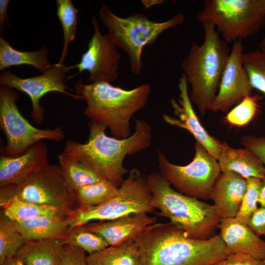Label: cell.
<instances>
[{
    "label": "cell",
    "instance_id": "1",
    "mask_svg": "<svg viewBox=\"0 0 265 265\" xmlns=\"http://www.w3.org/2000/svg\"><path fill=\"white\" fill-rule=\"evenodd\" d=\"M134 241L140 265H212L229 255L219 234L195 239L170 222L150 225Z\"/></svg>",
    "mask_w": 265,
    "mask_h": 265
},
{
    "label": "cell",
    "instance_id": "2",
    "mask_svg": "<svg viewBox=\"0 0 265 265\" xmlns=\"http://www.w3.org/2000/svg\"><path fill=\"white\" fill-rule=\"evenodd\" d=\"M134 122L133 133L127 138L118 139L107 136L106 126L89 120L87 141L81 143L68 140L63 153L119 187L129 171L123 165L125 157L148 148L151 141L149 123L142 119Z\"/></svg>",
    "mask_w": 265,
    "mask_h": 265
},
{
    "label": "cell",
    "instance_id": "3",
    "mask_svg": "<svg viewBox=\"0 0 265 265\" xmlns=\"http://www.w3.org/2000/svg\"><path fill=\"white\" fill-rule=\"evenodd\" d=\"M74 89L86 102L84 115L109 128L112 136L118 139L132 135L130 120L146 106L151 91L147 83L125 90L108 82L84 84L81 80L74 83Z\"/></svg>",
    "mask_w": 265,
    "mask_h": 265
},
{
    "label": "cell",
    "instance_id": "4",
    "mask_svg": "<svg viewBox=\"0 0 265 265\" xmlns=\"http://www.w3.org/2000/svg\"><path fill=\"white\" fill-rule=\"evenodd\" d=\"M201 25L203 42L201 45L192 42L181 67L191 87V101L204 115L210 110L217 94L230 51L213 23L204 22Z\"/></svg>",
    "mask_w": 265,
    "mask_h": 265
},
{
    "label": "cell",
    "instance_id": "5",
    "mask_svg": "<svg viewBox=\"0 0 265 265\" xmlns=\"http://www.w3.org/2000/svg\"><path fill=\"white\" fill-rule=\"evenodd\" d=\"M146 180L159 216L169 218L191 238L205 240L216 235L222 218L213 205L176 191L159 173H151Z\"/></svg>",
    "mask_w": 265,
    "mask_h": 265
},
{
    "label": "cell",
    "instance_id": "6",
    "mask_svg": "<svg viewBox=\"0 0 265 265\" xmlns=\"http://www.w3.org/2000/svg\"><path fill=\"white\" fill-rule=\"evenodd\" d=\"M99 18L116 46L127 54L131 71L135 75L139 74L142 69L141 55L144 47L153 45L164 31L183 24L185 20L182 13L163 22L151 20L140 13L121 17L105 4L99 10Z\"/></svg>",
    "mask_w": 265,
    "mask_h": 265
},
{
    "label": "cell",
    "instance_id": "7",
    "mask_svg": "<svg viewBox=\"0 0 265 265\" xmlns=\"http://www.w3.org/2000/svg\"><path fill=\"white\" fill-rule=\"evenodd\" d=\"M13 199L52 207L69 216L80 208L75 191L67 182L59 165L50 163L18 185L0 187L2 208Z\"/></svg>",
    "mask_w": 265,
    "mask_h": 265
},
{
    "label": "cell",
    "instance_id": "8",
    "mask_svg": "<svg viewBox=\"0 0 265 265\" xmlns=\"http://www.w3.org/2000/svg\"><path fill=\"white\" fill-rule=\"evenodd\" d=\"M211 22L227 43L253 36L265 25V0H205L196 15Z\"/></svg>",
    "mask_w": 265,
    "mask_h": 265
},
{
    "label": "cell",
    "instance_id": "9",
    "mask_svg": "<svg viewBox=\"0 0 265 265\" xmlns=\"http://www.w3.org/2000/svg\"><path fill=\"white\" fill-rule=\"evenodd\" d=\"M116 195L97 206L80 208L66 218L70 230L93 220L109 221L132 214L149 213L155 208L146 178L136 168L129 170Z\"/></svg>",
    "mask_w": 265,
    "mask_h": 265
},
{
    "label": "cell",
    "instance_id": "10",
    "mask_svg": "<svg viewBox=\"0 0 265 265\" xmlns=\"http://www.w3.org/2000/svg\"><path fill=\"white\" fill-rule=\"evenodd\" d=\"M194 148L192 161L184 166L171 163L159 151V174L179 192L197 199H210L221 171L217 160L201 144L196 142Z\"/></svg>",
    "mask_w": 265,
    "mask_h": 265
},
{
    "label": "cell",
    "instance_id": "11",
    "mask_svg": "<svg viewBox=\"0 0 265 265\" xmlns=\"http://www.w3.org/2000/svg\"><path fill=\"white\" fill-rule=\"evenodd\" d=\"M20 96L14 89L0 86V126L7 141L3 155L9 157L20 156L43 139L55 142L64 139L65 132L60 127L42 129L29 123L16 105Z\"/></svg>",
    "mask_w": 265,
    "mask_h": 265
},
{
    "label": "cell",
    "instance_id": "12",
    "mask_svg": "<svg viewBox=\"0 0 265 265\" xmlns=\"http://www.w3.org/2000/svg\"><path fill=\"white\" fill-rule=\"evenodd\" d=\"M71 70L70 66L58 63L40 76L23 79L17 76L10 70H4L0 74V86L16 89L26 94L32 103L31 117L33 121L40 124L45 119V109L40 105V100L45 94L58 92L76 100H82L74 88L65 84L66 74Z\"/></svg>",
    "mask_w": 265,
    "mask_h": 265
},
{
    "label": "cell",
    "instance_id": "13",
    "mask_svg": "<svg viewBox=\"0 0 265 265\" xmlns=\"http://www.w3.org/2000/svg\"><path fill=\"white\" fill-rule=\"evenodd\" d=\"M91 22L94 28L86 51L82 54L79 63L70 66L71 70L78 69L77 74L67 78V80L84 71L90 74L87 81L90 83L98 82L114 81L118 76L119 62L121 54L107 33H102L98 21L93 15Z\"/></svg>",
    "mask_w": 265,
    "mask_h": 265
},
{
    "label": "cell",
    "instance_id": "14",
    "mask_svg": "<svg viewBox=\"0 0 265 265\" xmlns=\"http://www.w3.org/2000/svg\"><path fill=\"white\" fill-rule=\"evenodd\" d=\"M243 51L242 40L233 43L211 110L225 112L252 95L253 89L243 64Z\"/></svg>",
    "mask_w": 265,
    "mask_h": 265
},
{
    "label": "cell",
    "instance_id": "15",
    "mask_svg": "<svg viewBox=\"0 0 265 265\" xmlns=\"http://www.w3.org/2000/svg\"><path fill=\"white\" fill-rule=\"evenodd\" d=\"M188 82L185 74L179 79V97L177 100L171 99V105L176 118L167 114L163 115L167 124L187 130L207 152L217 160L218 159L221 142L211 135L201 124L191 101L188 89Z\"/></svg>",
    "mask_w": 265,
    "mask_h": 265
},
{
    "label": "cell",
    "instance_id": "16",
    "mask_svg": "<svg viewBox=\"0 0 265 265\" xmlns=\"http://www.w3.org/2000/svg\"><path fill=\"white\" fill-rule=\"evenodd\" d=\"M48 148L43 140L16 157L0 158V186L18 185L49 163Z\"/></svg>",
    "mask_w": 265,
    "mask_h": 265
},
{
    "label": "cell",
    "instance_id": "17",
    "mask_svg": "<svg viewBox=\"0 0 265 265\" xmlns=\"http://www.w3.org/2000/svg\"><path fill=\"white\" fill-rule=\"evenodd\" d=\"M156 221V217L141 213L127 215L112 220L90 222L83 226L102 237L109 246H117L134 241Z\"/></svg>",
    "mask_w": 265,
    "mask_h": 265
},
{
    "label": "cell",
    "instance_id": "18",
    "mask_svg": "<svg viewBox=\"0 0 265 265\" xmlns=\"http://www.w3.org/2000/svg\"><path fill=\"white\" fill-rule=\"evenodd\" d=\"M219 228V235L229 254L241 253L265 260V241L248 225L239 222L235 218H228L222 219Z\"/></svg>",
    "mask_w": 265,
    "mask_h": 265
},
{
    "label": "cell",
    "instance_id": "19",
    "mask_svg": "<svg viewBox=\"0 0 265 265\" xmlns=\"http://www.w3.org/2000/svg\"><path fill=\"white\" fill-rule=\"evenodd\" d=\"M246 188V179L239 175L231 172L221 173L213 186L211 199L222 219L236 217Z\"/></svg>",
    "mask_w": 265,
    "mask_h": 265
},
{
    "label": "cell",
    "instance_id": "20",
    "mask_svg": "<svg viewBox=\"0 0 265 265\" xmlns=\"http://www.w3.org/2000/svg\"><path fill=\"white\" fill-rule=\"evenodd\" d=\"M221 172L237 173L245 179L265 178V166L262 161L246 148H234L221 142L217 159Z\"/></svg>",
    "mask_w": 265,
    "mask_h": 265
},
{
    "label": "cell",
    "instance_id": "21",
    "mask_svg": "<svg viewBox=\"0 0 265 265\" xmlns=\"http://www.w3.org/2000/svg\"><path fill=\"white\" fill-rule=\"evenodd\" d=\"M65 246L60 239L26 240L16 254L25 265H59Z\"/></svg>",
    "mask_w": 265,
    "mask_h": 265
},
{
    "label": "cell",
    "instance_id": "22",
    "mask_svg": "<svg viewBox=\"0 0 265 265\" xmlns=\"http://www.w3.org/2000/svg\"><path fill=\"white\" fill-rule=\"evenodd\" d=\"M17 230L25 240L64 238L70 227L66 218L39 216L14 222Z\"/></svg>",
    "mask_w": 265,
    "mask_h": 265
},
{
    "label": "cell",
    "instance_id": "23",
    "mask_svg": "<svg viewBox=\"0 0 265 265\" xmlns=\"http://www.w3.org/2000/svg\"><path fill=\"white\" fill-rule=\"evenodd\" d=\"M49 50L43 46L36 51L22 52L13 48L0 35V71L14 66L31 65L44 73L52 65L48 59Z\"/></svg>",
    "mask_w": 265,
    "mask_h": 265
},
{
    "label": "cell",
    "instance_id": "24",
    "mask_svg": "<svg viewBox=\"0 0 265 265\" xmlns=\"http://www.w3.org/2000/svg\"><path fill=\"white\" fill-rule=\"evenodd\" d=\"M87 265H140V262L136 245L132 241L89 254Z\"/></svg>",
    "mask_w": 265,
    "mask_h": 265
},
{
    "label": "cell",
    "instance_id": "25",
    "mask_svg": "<svg viewBox=\"0 0 265 265\" xmlns=\"http://www.w3.org/2000/svg\"><path fill=\"white\" fill-rule=\"evenodd\" d=\"M57 159L67 182L75 191L105 180L93 170L63 152L58 155Z\"/></svg>",
    "mask_w": 265,
    "mask_h": 265
},
{
    "label": "cell",
    "instance_id": "26",
    "mask_svg": "<svg viewBox=\"0 0 265 265\" xmlns=\"http://www.w3.org/2000/svg\"><path fill=\"white\" fill-rule=\"evenodd\" d=\"M2 209L5 215L14 222L43 216L65 218L69 216L68 214L54 208L18 199H12Z\"/></svg>",
    "mask_w": 265,
    "mask_h": 265
},
{
    "label": "cell",
    "instance_id": "27",
    "mask_svg": "<svg viewBox=\"0 0 265 265\" xmlns=\"http://www.w3.org/2000/svg\"><path fill=\"white\" fill-rule=\"evenodd\" d=\"M119 187L104 180L100 182L81 187L75 190L80 208L102 205L114 197Z\"/></svg>",
    "mask_w": 265,
    "mask_h": 265
},
{
    "label": "cell",
    "instance_id": "28",
    "mask_svg": "<svg viewBox=\"0 0 265 265\" xmlns=\"http://www.w3.org/2000/svg\"><path fill=\"white\" fill-rule=\"evenodd\" d=\"M56 15L62 27L64 39L62 53L57 63L64 64L69 45L75 38L79 11L71 0H56Z\"/></svg>",
    "mask_w": 265,
    "mask_h": 265
},
{
    "label": "cell",
    "instance_id": "29",
    "mask_svg": "<svg viewBox=\"0 0 265 265\" xmlns=\"http://www.w3.org/2000/svg\"><path fill=\"white\" fill-rule=\"evenodd\" d=\"M26 241L16 229L14 221L5 215L0 214V264L8 258L16 255Z\"/></svg>",
    "mask_w": 265,
    "mask_h": 265
},
{
    "label": "cell",
    "instance_id": "30",
    "mask_svg": "<svg viewBox=\"0 0 265 265\" xmlns=\"http://www.w3.org/2000/svg\"><path fill=\"white\" fill-rule=\"evenodd\" d=\"M63 245L79 247L89 254L103 250L108 244L100 236L87 230L83 225L69 230L66 236L60 239Z\"/></svg>",
    "mask_w": 265,
    "mask_h": 265
},
{
    "label": "cell",
    "instance_id": "31",
    "mask_svg": "<svg viewBox=\"0 0 265 265\" xmlns=\"http://www.w3.org/2000/svg\"><path fill=\"white\" fill-rule=\"evenodd\" d=\"M242 59L252 88L265 95V52L259 49L244 53Z\"/></svg>",
    "mask_w": 265,
    "mask_h": 265
},
{
    "label": "cell",
    "instance_id": "32",
    "mask_svg": "<svg viewBox=\"0 0 265 265\" xmlns=\"http://www.w3.org/2000/svg\"><path fill=\"white\" fill-rule=\"evenodd\" d=\"M246 181V190L235 218L239 222L247 225L252 215L258 209L262 180L256 178H249Z\"/></svg>",
    "mask_w": 265,
    "mask_h": 265
},
{
    "label": "cell",
    "instance_id": "33",
    "mask_svg": "<svg viewBox=\"0 0 265 265\" xmlns=\"http://www.w3.org/2000/svg\"><path fill=\"white\" fill-rule=\"evenodd\" d=\"M258 97L252 95L246 97L229 112L224 118L228 123L238 127L248 124L258 111Z\"/></svg>",
    "mask_w": 265,
    "mask_h": 265
},
{
    "label": "cell",
    "instance_id": "34",
    "mask_svg": "<svg viewBox=\"0 0 265 265\" xmlns=\"http://www.w3.org/2000/svg\"><path fill=\"white\" fill-rule=\"evenodd\" d=\"M240 142L245 148L257 156L265 166V137L243 135L241 137Z\"/></svg>",
    "mask_w": 265,
    "mask_h": 265
},
{
    "label": "cell",
    "instance_id": "35",
    "mask_svg": "<svg viewBox=\"0 0 265 265\" xmlns=\"http://www.w3.org/2000/svg\"><path fill=\"white\" fill-rule=\"evenodd\" d=\"M86 252L74 246L65 245L64 253L59 265H87Z\"/></svg>",
    "mask_w": 265,
    "mask_h": 265
},
{
    "label": "cell",
    "instance_id": "36",
    "mask_svg": "<svg viewBox=\"0 0 265 265\" xmlns=\"http://www.w3.org/2000/svg\"><path fill=\"white\" fill-rule=\"evenodd\" d=\"M212 265H265V263L247 255L234 253Z\"/></svg>",
    "mask_w": 265,
    "mask_h": 265
},
{
    "label": "cell",
    "instance_id": "37",
    "mask_svg": "<svg viewBox=\"0 0 265 265\" xmlns=\"http://www.w3.org/2000/svg\"><path fill=\"white\" fill-rule=\"evenodd\" d=\"M247 225L259 237H265V207H261L254 212Z\"/></svg>",
    "mask_w": 265,
    "mask_h": 265
},
{
    "label": "cell",
    "instance_id": "38",
    "mask_svg": "<svg viewBox=\"0 0 265 265\" xmlns=\"http://www.w3.org/2000/svg\"><path fill=\"white\" fill-rule=\"evenodd\" d=\"M9 0H0V34L5 31V23L6 22L10 27L7 20V9Z\"/></svg>",
    "mask_w": 265,
    "mask_h": 265
},
{
    "label": "cell",
    "instance_id": "39",
    "mask_svg": "<svg viewBox=\"0 0 265 265\" xmlns=\"http://www.w3.org/2000/svg\"><path fill=\"white\" fill-rule=\"evenodd\" d=\"M0 265H25L16 255L5 260Z\"/></svg>",
    "mask_w": 265,
    "mask_h": 265
},
{
    "label": "cell",
    "instance_id": "40",
    "mask_svg": "<svg viewBox=\"0 0 265 265\" xmlns=\"http://www.w3.org/2000/svg\"><path fill=\"white\" fill-rule=\"evenodd\" d=\"M258 203L261 207H265V178L262 180V184L258 198Z\"/></svg>",
    "mask_w": 265,
    "mask_h": 265
},
{
    "label": "cell",
    "instance_id": "41",
    "mask_svg": "<svg viewBox=\"0 0 265 265\" xmlns=\"http://www.w3.org/2000/svg\"><path fill=\"white\" fill-rule=\"evenodd\" d=\"M141 1L144 7H145L147 8H150L154 5L162 3L163 2H164V0H142Z\"/></svg>",
    "mask_w": 265,
    "mask_h": 265
},
{
    "label": "cell",
    "instance_id": "42",
    "mask_svg": "<svg viewBox=\"0 0 265 265\" xmlns=\"http://www.w3.org/2000/svg\"><path fill=\"white\" fill-rule=\"evenodd\" d=\"M260 50L265 52V37H263L259 43Z\"/></svg>",
    "mask_w": 265,
    "mask_h": 265
},
{
    "label": "cell",
    "instance_id": "43",
    "mask_svg": "<svg viewBox=\"0 0 265 265\" xmlns=\"http://www.w3.org/2000/svg\"><path fill=\"white\" fill-rule=\"evenodd\" d=\"M264 262L265 263V260H264Z\"/></svg>",
    "mask_w": 265,
    "mask_h": 265
}]
</instances>
